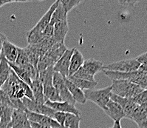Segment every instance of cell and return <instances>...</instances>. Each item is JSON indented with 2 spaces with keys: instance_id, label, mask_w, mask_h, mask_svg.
I'll use <instances>...</instances> for the list:
<instances>
[{
  "instance_id": "1",
  "label": "cell",
  "mask_w": 147,
  "mask_h": 128,
  "mask_svg": "<svg viewBox=\"0 0 147 128\" xmlns=\"http://www.w3.org/2000/svg\"><path fill=\"white\" fill-rule=\"evenodd\" d=\"M1 90H3L8 95L11 100H22L23 98L26 97L30 100L34 101L30 87L19 79L13 70H11L8 79L2 85Z\"/></svg>"
},
{
  "instance_id": "2",
  "label": "cell",
  "mask_w": 147,
  "mask_h": 128,
  "mask_svg": "<svg viewBox=\"0 0 147 128\" xmlns=\"http://www.w3.org/2000/svg\"><path fill=\"white\" fill-rule=\"evenodd\" d=\"M67 49L64 42H59L53 45L44 55L43 57L38 61L37 64L38 72L46 70L50 67H53Z\"/></svg>"
},
{
  "instance_id": "3",
  "label": "cell",
  "mask_w": 147,
  "mask_h": 128,
  "mask_svg": "<svg viewBox=\"0 0 147 128\" xmlns=\"http://www.w3.org/2000/svg\"><path fill=\"white\" fill-rule=\"evenodd\" d=\"M111 87L112 93L126 99H132L144 90L138 85L126 80H113Z\"/></svg>"
},
{
  "instance_id": "4",
  "label": "cell",
  "mask_w": 147,
  "mask_h": 128,
  "mask_svg": "<svg viewBox=\"0 0 147 128\" xmlns=\"http://www.w3.org/2000/svg\"><path fill=\"white\" fill-rule=\"evenodd\" d=\"M84 93L87 101L88 100L93 102L94 104L104 110L111 99L112 87L109 85L107 87L98 90H84Z\"/></svg>"
},
{
  "instance_id": "5",
  "label": "cell",
  "mask_w": 147,
  "mask_h": 128,
  "mask_svg": "<svg viewBox=\"0 0 147 128\" xmlns=\"http://www.w3.org/2000/svg\"><path fill=\"white\" fill-rule=\"evenodd\" d=\"M140 67V64L135 59H123V60L115 62L107 65H104L103 70L115 71L121 73H130L138 71ZM102 70V71H103Z\"/></svg>"
},
{
  "instance_id": "6",
  "label": "cell",
  "mask_w": 147,
  "mask_h": 128,
  "mask_svg": "<svg viewBox=\"0 0 147 128\" xmlns=\"http://www.w3.org/2000/svg\"><path fill=\"white\" fill-rule=\"evenodd\" d=\"M53 84L55 87V90H57L59 96L61 99L62 102H69L70 104L76 105V102H75L73 96L68 90L67 87L66 85L65 79L63 76L58 72L53 71Z\"/></svg>"
},
{
  "instance_id": "7",
  "label": "cell",
  "mask_w": 147,
  "mask_h": 128,
  "mask_svg": "<svg viewBox=\"0 0 147 128\" xmlns=\"http://www.w3.org/2000/svg\"><path fill=\"white\" fill-rule=\"evenodd\" d=\"M22 101L26 107L27 110L35 112V113H38V114L45 115V116L53 119L54 114L56 111L53 110L52 108L47 107L45 104H38L35 101L30 100L26 97L23 98Z\"/></svg>"
},
{
  "instance_id": "8",
  "label": "cell",
  "mask_w": 147,
  "mask_h": 128,
  "mask_svg": "<svg viewBox=\"0 0 147 128\" xmlns=\"http://www.w3.org/2000/svg\"><path fill=\"white\" fill-rule=\"evenodd\" d=\"M59 2V0L54 2L51 5L50 8L47 10V12L45 13L43 16H42V18L39 19V21L36 23V24L28 32L30 33H43L45 28H47V25L50 24L53 14V12L55 11L56 7H57Z\"/></svg>"
},
{
  "instance_id": "9",
  "label": "cell",
  "mask_w": 147,
  "mask_h": 128,
  "mask_svg": "<svg viewBox=\"0 0 147 128\" xmlns=\"http://www.w3.org/2000/svg\"><path fill=\"white\" fill-rule=\"evenodd\" d=\"M6 128H31L26 111L14 110L11 121Z\"/></svg>"
},
{
  "instance_id": "10",
  "label": "cell",
  "mask_w": 147,
  "mask_h": 128,
  "mask_svg": "<svg viewBox=\"0 0 147 128\" xmlns=\"http://www.w3.org/2000/svg\"><path fill=\"white\" fill-rule=\"evenodd\" d=\"M75 48L67 49L61 59L53 66V71L58 72L64 77L69 76V68L71 56L73 55Z\"/></svg>"
},
{
  "instance_id": "11",
  "label": "cell",
  "mask_w": 147,
  "mask_h": 128,
  "mask_svg": "<svg viewBox=\"0 0 147 128\" xmlns=\"http://www.w3.org/2000/svg\"><path fill=\"white\" fill-rule=\"evenodd\" d=\"M28 119L30 122L36 123L44 126H47L52 128H62L57 121L52 118L42 114H38L30 111L26 110Z\"/></svg>"
},
{
  "instance_id": "12",
  "label": "cell",
  "mask_w": 147,
  "mask_h": 128,
  "mask_svg": "<svg viewBox=\"0 0 147 128\" xmlns=\"http://www.w3.org/2000/svg\"><path fill=\"white\" fill-rule=\"evenodd\" d=\"M45 105L52 108L56 112H67V113H72L76 116H81V112L76 107V105L70 104L69 102H52L50 101H47L45 102Z\"/></svg>"
},
{
  "instance_id": "13",
  "label": "cell",
  "mask_w": 147,
  "mask_h": 128,
  "mask_svg": "<svg viewBox=\"0 0 147 128\" xmlns=\"http://www.w3.org/2000/svg\"><path fill=\"white\" fill-rule=\"evenodd\" d=\"M103 110L106 114L114 121V122L115 121H121L122 119L126 118L123 108L117 102H114L112 99L109 100V102H108L106 107Z\"/></svg>"
},
{
  "instance_id": "14",
  "label": "cell",
  "mask_w": 147,
  "mask_h": 128,
  "mask_svg": "<svg viewBox=\"0 0 147 128\" xmlns=\"http://www.w3.org/2000/svg\"><path fill=\"white\" fill-rule=\"evenodd\" d=\"M69 31V24L67 19L55 22L53 25V39L55 43L64 42L66 36Z\"/></svg>"
},
{
  "instance_id": "15",
  "label": "cell",
  "mask_w": 147,
  "mask_h": 128,
  "mask_svg": "<svg viewBox=\"0 0 147 128\" xmlns=\"http://www.w3.org/2000/svg\"><path fill=\"white\" fill-rule=\"evenodd\" d=\"M2 54L8 62L15 63L18 55V47L9 42L8 39L5 40L2 45Z\"/></svg>"
},
{
  "instance_id": "16",
  "label": "cell",
  "mask_w": 147,
  "mask_h": 128,
  "mask_svg": "<svg viewBox=\"0 0 147 128\" xmlns=\"http://www.w3.org/2000/svg\"><path fill=\"white\" fill-rule=\"evenodd\" d=\"M14 108L12 104L0 103V127L1 128H6L10 123L12 118Z\"/></svg>"
},
{
  "instance_id": "17",
  "label": "cell",
  "mask_w": 147,
  "mask_h": 128,
  "mask_svg": "<svg viewBox=\"0 0 147 128\" xmlns=\"http://www.w3.org/2000/svg\"><path fill=\"white\" fill-rule=\"evenodd\" d=\"M84 57L83 54L78 49L75 48L73 54L71 56L70 64L69 68V76H73L77 71L82 68L84 62Z\"/></svg>"
},
{
  "instance_id": "18",
  "label": "cell",
  "mask_w": 147,
  "mask_h": 128,
  "mask_svg": "<svg viewBox=\"0 0 147 128\" xmlns=\"http://www.w3.org/2000/svg\"><path fill=\"white\" fill-rule=\"evenodd\" d=\"M64 79H65V83L67 87L68 90L73 96L75 102L80 103V104H85L87 102V99L85 98L84 93L83 90L76 86L70 80L68 79L67 77H64Z\"/></svg>"
},
{
  "instance_id": "19",
  "label": "cell",
  "mask_w": 147,
  "mask_h": 128,
  "mask_svg": "<svg viewBox=\"0 0 147 128\" xmlns=\"http://www.w3.org/2000/svg\"><path fill=\"white\" fill-rule=\"evenodd\" d=\"M103 67H104V64L102 62L96 60L95 59H85L84 62L82 65L84 70L90 76H94V77L96 73L103 70Z\"/></svg>"
},
{
  "instance_id": "20",
  "label": "cell",
  "mask_w": 147,
  "mask_h": 128,
  "mask_svg": "<svg viewBox=\"0 0 147 128\" xmlns=\"http://www.w3.org/2000/svg\"><path fill=\"white\" fill-rule=\"evenodd\" d=\"M30 88H31L32 93H33L35 102L38 104H45L46 101H45V95H44L43 85L39 79L38 78L32 81Z\"/></svg>"
},
{
  "instance_id": "21",
  "label": "cell",
  "mask_w": 147,
  "mask_h": 128,
  "mask_svg": "<svg viewBox=\"0 0 147 128\" xmlns=\"http://www.w3.org/2000/svg\"><path fill=\"white\" fill-rule=\"evenodd\" d=\"M11 70L12 69L11 66L9 65L8 62L1 54L0 55V89L7 80L9 76L11 74Z\"/></svg>"
},
{
  "instance_id": "22",
  "label": "cell",
  "mask_w": 147,
  "mask_h": 128,
  "mask_svg": "<svg viewBox=\"0 0 147 128\" xmlns=\"http://www.w3.org/2000/svg\"><path fill=\"white\" fill-rule=\"evenodd\" d=\"M67 78L68 79L70 80L76 86L78 87V88L81 89V90H83V91L87 90H93L98 85L97 81H87V80L82 79L76 78V77H74V76H68Z\"/></svg>"
},
{
  "instance_id": "23",
  "label": "cell",
  "mask_w": 147,
  "mask_h": 128,
  "mask_svg": "<svg viewBox=\"0 0 147 128\" xmlns=\"http://www.w3.org/2000/svg\"><path fill=\"white\" fill-rule=\"evenodd\" d=\"M81 116L72 113H66L62 128H80Z\"/></svg>"
},
{
  "instance_id": "24",
  "label": "cell",
  "mask_w": 147,
  "mask_h": 128,
  "mask_svg": "<svg viewBox=\"0 0 147 128\" xmlns=\"http://www.w3.org/2000/svg\"><path fill=\"white\" fill-rule=\"evenodd\" d=\"M9 65L11 66V69L13 71L14 73H16V76L19 78V79L22 80V81H24V83H26L27 85H29L30 87L32 85V80L30 78V76H28V74L27 73V72L24 70V69L22 67H19V66L16 65L13 63H10L8 62Z\"/></svg>"
},
{
  "instance_id": "25",
  "label": "cell",
  "mask_w": 147,
  "mask_h": 128,
  "mask_svg": "<svg viewBox=\"0 0 147 128\" xmlns=\"http://www.w3.org/2000/svg\"><path fill=\"white\" fill-rule=\"evenodd\" d=\"M67 14L65 12L62 5L61 4L60 0H59V5H58L57 7H56V9L53 14L50 24L54 25V24L55 22H57L67 20Z\"/></svg>"
},
{
  "instance_id": "26",
  "label": "cell",
  "mask_w": 147,
  "mask_h": 128,
  "mask_svg": "<svg viewBox=\"0 0 147 128\" xmlns=\"http://www.w3.org/2000/svg\"><path fill=\"white\" fill-rule=\"evenodd\" d=\"M16 65L19 66V67H24V66L27 65L30 63L29 59H28V54H27L26 51L24 50V47H18V55L16 60L15 62Z\"/></svg>"
},
{
  "instance_id": "27",
  "label": "cell",
  "mask_w": 147,
  "mask_h": 128,
  "mask_svg": "<svg viewBox=\"0 0 147 128\" xmlns=\"http://www.w3.org/2000/svg\"><path fill=\"white\" fill-rule=\"evenodd\" d=\"M60 2L62 5L65 12L68 14V13L72 11L74 7L82 3V1L81 0H60Z\"/></svg>"
},
{
  "instance_id": "28",
  "label": "cell",
  "mask_w": 147,
  "mask_h": 128,
  "mask_svg": "<svg viewBox=\"0 0 147 128\" xmlns=\"http://www.w3.org/2000/svg\"><path fill=\"white\" fill-rule=\"evenodd\" d=\"M73 76L76 77V78H78V79H85L87 80V81H95L96 80L95 79V77L94 76H90L89 73H87L86 71L84 70V68H81L78 71H77L76 73H75Z\"/></svg>"
},
{
  "instance_id": "29",
  "label": "cell",
  "mask_w": 147,
  "mask_h": 128,
  "mask_svg": "<svg viewBox=\"0 0 147 128\" xmlns=\"http://www.w3.org/2000/svg\"><path fill=\"white\" fill-rule=\"evenodd\" d=\"M135 59L140 64V67L138 70L147 73V52L140 54Z\"/></svg>"
},
{
  "instance_id": "30",
  "label": "cell",
  "mask_w": 147,
  "mask_h": 128,
  "mask_svg": "<svg viewBox=\"0 0 147 128\" xmlns=\"http://www.w3.org/2000/svg\"><path fill=\"white\" fill-rule=\"evenodd\" d=\"M131 99L132 102H135V104H138V105L145 104L146 102H147V89L140 92V93L138 94L136 96L133 97Z\"/></svg>"
},
{
  "instance_id": "31",
  "label": "cell",
  "mask_w": 147,
  "mask_h": 128,
  "mask_svg": "<svg viewBox=\"0 0 147 128\" xmlns=\"http://www.w3.org/2000/svg\"><path fill=\"white\" fill-rule=\"evenodd\" d=\"M120 4L121 5L123 6H134L135 4H137L138 2V1H136V0H122V1H119Z\"/></svg>"
},
{
  "instance_id": "32",
  "label": "cell",
  "mask_w": 147,
  "mask_h": 128,
  "mask_svg": "<svg viewBox=\"0 0 147 128\" xmlns=\"http://www.w3.org/2000/svg\"><path fill=\"white\" fill-rule=\"evenodd\" d=\"M7 38L5 34L0 32V55L2 54V45H3L4 42L7 40Z\"/></svg>"
},
{
  "instance_id": "33",
  "label": "cell",
  "mask_w": 147,
  "mask_h": 128,
  "mask_svg": "<svg viewBox=\"0 0 147 128\" xmlns=\"http://www.w3.org/2000/svg\"><path fill=\"white\" fill-rule=\"evenodd\" d=\"M13 2H21V1H10V0H0V7L5 5L7 4L13 3Z\"/></svg>"
},
{
  "instance_id": "34",
  "label": "cell",
  "mask_w": 147,
  "mask_h": 128,
  "mask_svg": "<svg viewBox=\"0 0 147 128\" xmlns=\"http://www.w3.org/2000/svg\"><path fill=\"white\" fill-rule=\"evenodd\" d=\"M30 126L31 128H52L47 126H44V125H41L39 124H36V123L30 122Z\"/></svg>"
},
{
  "instance_id": "35",
  "label": "cell",
  "mask_w": 147,
  "mask_h": 128,
  "mask_svg": "<svg viewBox=\"0 0 147 128\" xmlns=\"http://www.w3.org/2000/svg\"><path fill=\"white\" fill-rule=\"evenodd\" d=\"M137 125L138 126L139 128H147V119L137 124Z\"/></svg>"
},
{
  "instance_id": "36",
  "label": "cell",
  "mask_w": 147,
  "mask_h": 128,
  "mask_svg": "<svg viewBox=\"0 0 147 128\" xmlns=\"http://www.w3.org/2000/svg\"><path fill=\"white\" fill-rule=\"evenodd\" d=\"M113 128H122L121 127V121H115L114 125H113Z\"/></svg>"
},
{
  "instance_id": "37",
  "label": "cell",
  "mask_w": 147,
  "mask_h": 128,
  "mask_svg": "<svg viewBox=\"0 0 147 128\" xmlns=\"http://www.w3.org/2000/svg\"><path fill=\"white\" fill-rule=\"evenodd\" d=\"M109 128H113V127H109Z\"/></svg>"
},
{
  "instance_id": "38",
  "label": "cell",
  "mask_w": 147,
  "mask_h": 128,
  "mask_svg": "<svg viewBox=\"0 0 147 128\" xmlns=\"http://www.w3.org/2000/svg\"><path fill=\"white\" fill-rule=\"evenodd\" d=\"M0 121H1V119H0Z\"/></svg>"
},
{
  "instance_id": "39",
  "label": "cell",
  "mask_w": 147,
  "mask_h": 128,
  "mask_svg": "<svg viewBox=\"0 0 147 128\" xmlns=\"http://www.w3.org/2000/svg\"></svg>"
}]
</instances>
